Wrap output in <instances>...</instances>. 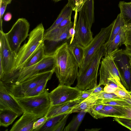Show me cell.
<instances>
[{"instance_id":"277c9868","label":"cell","mask_w":131,"mask_h":131,"mask_svg":"<svg viewBox=\"0 0 131 131\" xmlns=\"http://www.w3.org/2000/svg\"><path fill=\"white\" fill-rule=\"evenodd\" d=\"M107 41L96 52L86 68L78 73L75 87L81 91L93 88L97 86L98 71L102 57L107 54Z\"/></svg>"},{"instance_id":"1f68e13d","label":"cell","mask_w":131,"mask_h":131,"mask_svg":"<svg viewBox=\"0 0 131 131\" xmlns=\"http://www.w3.org/2000/svg\"><path fill=\"white\" fill-rule=\"evenodd\" d=\"M114 121L131 130V119L114 117Z\"/></svg>"},{"instance_id":"bcb514c9","label":"cell","mask_w":131,"mask_h":131,"mask_svg":"<svg viewBox=\"0 0 131 131\" xmlns=\"http://www.w3.org/2000/svg\"><path fill=\"white\" fill-rule=\"evenodd\" d=\"M12 0H0V2L5 3L7 5L10 3Z\"/></svg>"},{"instance_id":"484cf974","label":"cell","mask_w":131,"mask_h":131,"mask_svg":"<svg viewBox=\"0 0 131 131\" xmlns=\"http://www.w3.org/2000/svg\"><path fill=\"white\" fill-rule=\"evenodd\" d=\"M85 12L90 26L94 21V0L86 1L82 7Z\"/></svg>"},{"instance_id":"9a60e30c","label":"cell","mask_w":131,"mask_h":131,"mask_svg":"<svg viewBox=\"0 0 131 131\" xmlns=\"http://www.w3.org/2000/svg\"><path fill=\"white\" fill-rule=\"evenodd\" d=\"M126 115L124 107L104 105L102 109L93 117L96 119L107 117L124 118Z\"/></svg>"},{"instance_id":"52a82bcc","label":"cell","mask_w":131,"mask_h":131,"mask_svg":"<svg viewBox=\"0 0 131 131\" xmlns=\"http://www.w3.org/2000/svg\"><path fill=\"white\" fill-rule=\"evenodd\" d=\"M30 25L25 18L17 19L9 32L5 33L7 41L11 49L17 54L20 45L29 36Z\"/></svg>"},{"instance_id":"4dcf8cb0","label":"cell","mask_w":131,"mask_h":131,"mask_svg":"<svg viewBox=\"0 0 131 131\" xmlns=\"http://www.w3.org/2000/svg\"><path fill=\"white\" fill-rule=\"evenodd\" d=\"M98 99L106 100H123L118 97L114 93H108L105 92L103 90L100 93L97 94Z\"/></svg>"},{"instance_id":"8992f818","label":"cell","mask_w":131,"mask_h":131,"mask_svg":"<svg viewBox=\"0 0 131 131\" xmlns=\"http://www.w3.org/2000/svg\"><path fill=\"white\" fill-rule=\"evenodd\" d=\"M100 62V70L99 86L106 85L108 80L114 79L123 89L126 90L124 86V81L116 65L113 55L106 54Z\"/></svg>"},{"instance_id":"7a4b0ae2","label":"cell","mask_w":131,"mask_h":131,"mask_svg":"<svg viewBox=\"0 0 131 131\" xmlns=\"http://www.w3.org/2000/svg\"><path fill=\"white\" fill-rule=\"evenodd\" d=\"M45 32L41 23L30 32L27 42L20 48L17 54L12 73L23 67L36 51L45 45Z\"/></svg>"},{"instance_id":"e0dca14e","label":"cell","mask_w":131,"mask_h":131,"mask_svg":"<svg viewBox=\"0 0 131 131\" xmlns=\"http://www.w3.org/2000/svg\"><path fill=\"white\" fill-rule=\"evenodd\" d=\"M98 99L96 94H91L83 101L76 105L72 109L71 113L83 112L89 113Z\"/></svg>"},{"instance_id":"5b68a950","label":"cell","mask_w":131,"mask_h":131,"mask_svg":"<svg viewBox=\"0 0 131 131\" xmlns=\"http://www.w3.org/2000/svg\"><path fill=\"white\" fill-rule=\"evenodd\" d=\"M49 94L48 90L46 89L42 93L36 96L16 97L12 95L24 112L42 117L46 115L51 106Z\"/></svg>"},{"instance_id":"4fadbf2b","label":"cell","mask_w":131,"mask_h":131,"mask_svg":"<svg viewBox=\"0 0 131 131\" xmlns=\"http://www.w3.org/2000/svg\"><path fill=\"white\" fill-rule=\"evenodd\" d=\"M8 110L22 115L24 110L12 95L9 87L0 81V110Z\"/></svg>"},{"instance_id":"f546056e","label":"cell","mask_w":131,"mask_h":131,"mask_svg":"<svg viewBox=\"0 0 131 131\" xmlns=\"http://www.w3.org/2000/svg\"><path fill=\"white\" fill-rule=\"evenodd\" d=\"M86 0H68L66 4L72 7L75 13L79 12Z\"/></svg>"},{"instance_id":"f5cc1de1","label":"cell","mask_w":131,"mask_h":131,"mask_svg":"<svg viewBox=\"0 0 131 131\" xmlns=\"http://www.w3.org/2000/svg\"><path fill=\"white\" fill-rule=\"evenodd\" d=\"M131 30V28H130L129 29V30Z\"/></svg>"},{"instance_id":"f907efd6","label":"cell","mask_w":131,"mask_h":131,"mask_svg":"<svg viewBox=\"0 0 131 131\" xmlns=\"http://www.w3.org/2000/svg\"><path fill=\"white\" fill-rule=\"evenodd\" d=\"M53 1L55 2H57L61 1L62 0H53Z\"/></svg>"},{"instance_id":"8fae6325","label":"cell","mask_w":131,"mask_h":131,"mask_svg":"<svg viewBox=\"0 0 131 131\" xmlns=\"http://www.w3.org/2000/svg\"><path fill=\"white\" fill-rule=\"evenodd\" d=\"M3 29L0 30V61L2 63L3 69V77L13 72L17 55L11 49Z\"/></svg>"},{"instance_id":"b9f144b4","label":"cell","mask_w":131,"mask_h":131,"mask_svg":"<svg viewBox=\"0 0 131 131\" xmlns=\"http://www.w3.org/2000/svg\"><path fill=\"white\" fill-rule=\"evenodd\" d=\"M75 33V27L73 25V26L70 29L69 32L68 39L70 38H71L70 42H71L73 40Z\"/></svg>"},{"instance_id":"d590c367","label":"cell","mask_w":131,"mask_h":131,"mask_svg":"<svg viewBox=\"0 0 131 131\" xmlns=\"http://www.w3.org/2000/svg\"><path fill=\"white\" fill-rule=\"evenodd\" d=\"M91 93V89L82 91L79 96L74 101L78 103L82 102L87 98Z\"/></svg>"},{"instance_id":"3957f363","label":"cell","mask_w":131,"mask_h":131,"mask_svg":"<svg viewBox=\"0 0 131 131\" xmlns=\"http://www.w3.org/2000/svg\"><path fill=\"white\" fill-rule=\"evenodd\" d=\"M55 62L53 53L46 54L37 63L23 67L10 75L4 76L0 81L8 86L17 84L40 72L54 69Z\"/></svg>"},{"instance_id":"d6a6232c","label":"cell","mask_w":131,"mask_h":131,"mask_svg":"<svg viewBox=\"0 0 131 131\" xmlns=\"http://www.w3.org/2000/svg\"><path fill=\"white\" fill-rule=\"evenodd\" d=\"M70 114H67L56 125L52 131H62L64 128L67 119Z\"/></svg>"},{"instance_id":"d6986e66","label":"cell","mask_w":131,"mask_h":131,"mask_svg":"<svg viewBox=\"0 0 131 131\" xmlns=\"http://www.w3.org/2000/svg\"><path fill=\"white\" fill-rule=\"evenodd\" d=\"M69 46L77 61L79 68H80L84 59L85 48L73 41L70 42Z\"/></svg>"},{"instance_id":"7c38bea8","label":"cell","mask_w":131,"mask_h":131,"mask_svg":"<svg viewBox=\"0 0 131 131\" xmlns=\"http://www.w3.org/2000/svg\"><path fill=\"white\" fill-rule=\"evenodd\" d=\"M82 91L75 87L59 85L49 93L51 106L74 101L79 96Z\"/></svg>"},{"instance_id":"74e56055","label":"cell","mask_w":131,"mask_h":131,"mask_svg":"<svg viewBox=\"0 0 131 131\" xmlns=\"http://www.w3.org/2000/svg\"><path fill=\"white\" fill-rule=\"evenodd\" d=\"M123 44L126 47L131 46V31L129 30L125 31L124 40Z\"/></svg>"},{"instance_id":"ffe728a7","label":"cell","mask_w":131,"mask_h":131,"mask_svg":"<svg viewBox=\"0 0 131 131\" xmlns=\"http://www.w3.org/2000/svg\"><path fill=\"white\" fill-rule=\"evenodd\" d=\"M125 31L123 28L116 36L113 40L107 45V54H110L118 49L119 47L123 44Z\"/></svg>"},{"instance_id":"d4e9b609","label":"cell","mask_w":131,"mask_h":131,"mask_svg":"<svg viewBox=\"0 0 131 131\" xmlns=\"http://www.w3.org/2000/svg\"><path fill=\"white\" fill-rule=\"evenodd\" d=\"M68 114H62L48 118L44 124L37 131H52L57 123Z\"/></svg>"},{"instance_id":"ee69618b","label":"cell","mask_w":131,"mask_h":131,"mask_svg":"<svg viewBox=\"0 0 131 131\" xmlns=\"http://www.w3.org/2000/svg\"><path fill=\"white\" fill-rule=\"evenodd\" d=\"M125 49L123 50V53L127 56H131V46L126 47Z\"/></svg>"},{"instance_id":"cb8c5ba5","label":"cell","mask_w":131,"mask_h":131,"mask_svg":"<svg viewBox=\"0 0 131 131\" xmlns=\"http://www.w3.org/2000/svg\"><path fill=\"white\" fill-rule=\"evenodd\" d=\"M86 112H81L73 117L68 125L64 128V131H77Z\"/></svg>"},{"instance_id":"44dd1931","label":"cell","mask_w":131,"mask_h":131,"mask_svg":"<svg viewBox=\"0 0 131 131\" xmlns=\"http://www.w3.org/2000/svg\"><path fill=\"white\" fill-rule=\"evenodd\" d=\"M18 116L16 113L8 110H0V126L7 127Z\"/></svg>"},{"instance_id":"7dc6e473","label":"cell","mask_w":131,"mask_h":131,"mask_svg":"<svg viewBox=\"0 0 131 131\" xmlns=\"http://www.w3.org/2000/svg\"><path fill=\"white\" fill-rule=\"evenodd\" d=\"M100 129L99 128H94L91 129H86L85 130L87 131H97L99 130Z\"/></svg>"},{"instance_id":"db71d44e","label":"cell","mask_w":131,"mask_h":131,"mask_svg":"<svg viewBox=\"0 0 131 131\" xmlns=\"http://www.w3.org/2000/svg\"></svg>"},{"instance_id":"30bf717a","label":"cell","mask_w":131,"mask_h":131,"mask_svg":"<svg viewBox=\"0 0 131 131\" xmlns=\"http://www.w3.org/2000/svg\"><path fill=\"white\" fill-rule=\"evenodd\" d=\"M79 19L75 26V33L73 41L80 44L84 48L91 42L93 38L85 12L82 7L79 11Z\"/></svg>"},{"instance_id":"8d00e7d4","label":"cell","mask_w":131,"mask_h":131,"mask_svg":"<svg viewBox=\"0 0 131 131\" xmlns=\"http://www.w3.org/2000/svg\"><path fill=\"white\" fill-rule=\"evenodd\" d=\"M104 105L98 102L97 101L96 104L93 106L89 113L93 117L95 114L102 109Z\"/></svg>"},{"instance_id":"f35d334b","label":"cell","mask_w":131,"mask_h":131,"mask_svg":"<svg viewBox=\"0 0 131 131\" xmlns=\"http://www.w3.org/2000/svg\"><path fill=\"white\" fill-rule=\"evenodd\" d=\"M7 5L5 3L0 2V29H2V18L4 13Z\"/></svg>"},{"instance_id":"5bb4252c","label":"cell","mask_w":131,"mask_h":131,"mask_svg":"<svg viewBox=\"0 0 131 131\" xmlns=\"http://www.w3.org/2000/svg\"><path fill=\"white\" fill-rule=\"evenodd\" d=\"M40 116L24 112L22 116L13 125L10 131H33L34 123Z\"/></svg>"},{"instance_id":"60d3db41","label":"cell","mask_w":131,"mask_h":131,"mask_svg":"<svg viewBox=\"0 0 131 131\" xmlns=\"http://www.w3.org/2000/svg\"><path fill=\"white\" fill-rule=\"evenodd\" d=\"M91 89L92 92L91 94H92L100 93L103 90V88L98 85Z\"/></svg>"},{"instance_id":"836d02e7","label":"cell","mask_w":131,"mask_h":131,"mask_svg":"<svg viewBox=\"0 0 131 131\" xmlns=\"http://www.w3.org/2000/svg\"><path fill=\"white\" fill-rule=\"evenodd\" d=\"M114 93L118 97L123 99L131 98V95L127 91L121 88L116 89Z\"/></svg>"},{"instance_id":"9c48e42d","label":"cell","mask_w":131,"mask_h":131,"mask_svg":"<svg viewBox=\"0 0 131 131\" xmlns=\"http://www.w3.org/2000/svg\"><path fill=\"white\" fill-rule=\"evenodd\" d=\"M113 22L108 26L101 29L89 45L85 48L84 60L78 73L82 72L87 67L97 51L108 40L113 26Z\"/></svg>"},{"instance_id":"7bdbcfd3","label":"cell","mask_w":131,"mask_h":131,"mask_svg":"<svg viewBox=\"0 0 131 131\" xmlns=\"http://www.w3.org/2000/svg\"><path fill=\"white\" fill-rule=\"evenodd\" d=\"M124 107L126 109L127 115L124 118L131 119V106Z\"/></svg>"},{"instance_id":"2e32d148","label":"cell","mask_w":131,"mask_h":131,"mask_svg":"<svg viewBox=\"0 0 131 131\" xmlns=\"http://www.w3.org/2000/svg\"><path fill=\"white\" fill-rule=\"evenodd\" d=\"M78 104L74 101L51 106L45 115L48 118L64 114H71L73 108Z\"/></svg>"},{"instance_id":"4316f807","label":"cell","mask_w":131,"mask_h":131,"mask_svg":"<svg viewBox=\"0 0 131 131\" xmlns=\"http://www.w3.org/2000/svg\"><path fill=\"white\" fill-rule=\"evenodd\" d=\"M46 55L45 46L44 45L36 51L23 67L30 66L37 63L44 58Z\"/></svg>"},{"instance_id":"7402d4cb","label":"cell","mask_w":131,"mask_h":131,"mask_svg":"<svg viewBox=\"0 0 131 131\" xmlns=\"http://www.w3.org/2000/svg\"><path fill=\"white\" fill-rule=\"evenodd\" d=\"M113 23L111 31L107 41V45L110 43L119 31L125 27L124 21L120 13L118 15L117 18Z\"/></svg>"},{"instance_id":"603a6c76","label":"cell","mask_w":131,"mask_h":131,"mask_svg":"<svg viewBox=\"0 0 131 131\" xmlns=\"http://www.w3.org/2000/svg\"><path fill=\"white\" fill-rule=\"evenodd\" d=\"M73 11L71 7L66 4L61 10L57 19L53 24L45 31V32H48L55 28L64 19L71 16Z\"/></svg>"},{"instance_id":"ac0fdd59","label":"cell","mask_w":131,"mask_h":131,"mask_svg":"<svg viewBox=\"0 0 131 131\" xmlns=\"http://www.w3.org/2000/svg\"><path fill=\"white\" fill-rule=\"evenodd\" d=\"M120 14L125 25V31L131 28V6L129 2L120 1L118 4Z\"/></svg>"},{"instance_id":"f6af8a7d","label":"cell","mask_w":131,"mask_h":131,"mask_svg":"<svg viewBox=\"0 0 131 131\" xmlns=\"http://www.w3.org/2000/svg\"><path fill=\"white\" fill-rule=\"evenodd\" d=\"M12 15L11 13H7L5 15L4 19L5 21H10L11 19Z\"/></svg>"},{"instance_id":"816d5d0a","label":"cell","mask_w":131,"mask_h":131,"mask_svg":"<svg viewBox=\"0 0 131 131\" xmlns=\"http://www.w3.org/2000/svg\"><path fill=\"white\" fill-rule=\"evenodd\" d=\"M129 4H130V5H131V2H129Z\"/></svg>"},{"instance_id":"e575fe53","label":"cell","mask_w":131,"mask_h":131,"mask_svg":"<svg viewBox=\"0 0 131 131\" xmlns=\"http://www.w3.org/2000/svg\"><path fill=\"white\" fill-rule=\"evenodd\" d=\"M48 119L45 116L39 118L34 123L33 131H37L46 123Z\"/></svg>"},{"instance_id":"ba28073f","label":"cell","mask_w":131,"mask_h":131,"mask_svg":"<svg viewBox=\"0 0 131 131\" xmlns=\"http://www.w3.org/2000/svg\"><path fill=\"white\" fill-rule=\"evenodd\" d=\"M54 73V69L41 72L27 80L8 86L13 96L24 97L39 84L45 81L50 80Z\"/></svg>"},{"instance_id":"ab89813d","label":"cell","mask_w":131,"mask_h":131,"mask_svg":"<svg viewBox=\"0 0 131 131\" xmlns=\"http://www.w3.org/2000/svg\"><path fill=\"white\" fill-rule=\"evenodd\" d=\"M71 18V16H70L64 19L56 28H62L68 26L72 22Z\"/></svg>"},{"instance_id":"c3c4849f","label":"cell","mask_w":131,"mask_h":131,"mask_svg":"<svg viewBox=\"0 0 131 131\" xmlns=\"http://www.w3.org/2000/svg\"><path fill=\"white\" fill-rule=\"evenodd\" d=\"M131 105V98L126 99H123Z\"/></svg>"},{"instance_id":"681fc988","label":"cell","mask_w":131,"mask_h":131,"mask_svg":"<svg viewBox=\"0 0 131 131\" xmlns=\"http://www.w3.org/2000/svg\"><path fill=\"white\" fill-rule=\"evenodd\" d=\"M129 58V63L130 65V69H131V56H128Z\"/></svg>"},{"instance_id":"f1b7e54d","label":"cell","mask_w":131,"mask_h":131,"mask_svg":"<svg viewBox=\"0 0 131 131\" xmlns=\"http://www.w3.org/2000/svg\"><path fill=\"white\" fill-rule=\"evenodd\" d=\"M48 81H45L38 84L28 93L25 96L37 95L42 93L46 89L47 84Z\"/></svg>"},{"instance_id":"6da1fadb","label":"cell","mask_w":131,"mask_h":131,"mask_svg":"<svg viewBox=\"0 0 131 131\" xmlns=\"http://www.w3.org/2000/svg\"><path fill=\"white\" fill-rule=\"evenodd\" d=\"M53 53L55 60L54 72L59 85L71 86L77 78L79 68L69 44L63 43L56 48Z\"/></svg>"},{"instance_id":"83f0119b","label":"cell","mask_w":131,"mask_h":131,"mask_svg":"<svg viewBox=\"0 0 131 131\" xmlns=\"http://www.w3.org/2000/svg\"><path fill=\"white\" fill-rule=\"evenodd\" d=\"M99 102L104 105L118 106L123 107L131 106L124 99L121 100H106L99 99L97 100Z\"/></svg>"}]
</instances>
